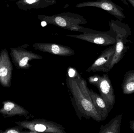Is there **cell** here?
Wrapping results in <instances>:
<instances>
[{"mask_svg":"<svg viewBox=\"0 0 134 133\" xmlns=\"http://www.w3.org/2000/svg\"><path fill=\"white\" fill-rule=\"evenodd\" d=\"M66 84L71 101L79 119L83 117L87 119H92L98 122L102 121L93 103L84 96L74 78L67 75Z\"/></svg>","mask_w":134,"mask_h":133,"instance_id":"1","label":"cell"},{"mask_svg":"<svg viewBox=\"0 0 134 133\" xmlns=\"http://www.w3.org/2000/svg\"><path fill=\"white\" fill-rule=\"evenodd\" d=\"M109 27L115 33L116 37L115 50L112 59L109 66V71L120 61L129 49L127 45L130 41L128 38L131 35V30L128 24L120 20H111L109 22Z\"/></svg>","mask_w":134,"mask_h":133,"instance_id":"2","label":"cell"},{"mask_svg":"<svg viewBox=\"0 0 134 133\" xmlns=\"http://www.w3.org/2000/svg\"><path fill=\"white\" fill-rule=\"evenodd\" d=\"M38 18L47 24L55 25L70 30L74 27L80 24L84 25L87 22L82 16L69 12L51 16L39 15H38Z\"/></svg>","mask_w":134,"mask_h":133,"instance_id":"3","label":"cell"},{"mask_svg":"<svg viewBox=\"0 0 134 133\" xmlns=\"http://www.w3.org/2000/svg\"><path fill=\"white\" fill-rule=\"evenodd\" d=\"M87 79L91 84L98 88L100 95L105 101L110 112L115 105V96L109 76L106 74H103L102 76L94 75L90 77Z\"/></svg>","mask_w":134,"mask_h":133,"instance_id":"4","label":"cell"},{"mask_svg":"<svg viewBox=\"0 0 134 133\" xmlns=\"http://www.w3.org/2000/svg\"><path fill=\"white\" fill-rule=\"evenodd\" d=\"M15 123L29 130L30 133H66L62 125L44 119L16 122Z\"/></svg>","mask_w":134,"mask_h":133,"instance_id":"5","label":"cell"},{"mask_svg":"<svg viewBox=\"0 0 134 133\" xmlns=\"http://www.w3.org/2000/svg\"><path fill=\"white\" fill-rule=\"evenodd\" d=\"M66 36L102 46L113 45L116 43L115 35L111 28L108 31H98L97 33H94L67 34Z\"/></svg>","mask_w":134,"mask_h":133,"instance_id":"6","label":"cell"},{"mask_svg":"<svg viewBox=\"0 0 134 133\" xmlns=\"http://www.w3.org/2000/svg\"><path fill=\"white\" fill-rule=\"evenodd\" d=\"M10 55L12 62L16 68L19 69H27L31 66L29 62L34 59H41L43 57L25 49L23 46L11 48Z\"/></svg>","mask_w":134,"mask_h":133,"instance_id":"7","label":"cell"},{"mask_svg":"<svg viewBox=\"0 0 134 133\" xmlns=\"http://www.w3.org/2000/svg\"><path fill=\"white\" fill-rule=\"evenodd\" d=\"M86 7H93L101 9L108 12L119 20H123L126 18L122 7L114 3L112 0H99L86 1L79 3L76 5L78 8Z\"/></svg>","mask_w":134,"mask_h":133,"instance_id":"8","label":"cell"},{"mask_svg":"<svg viewBox=\"0 0 134 133\" xmlns=\"http://www.w3.org/2000/svg\"><path fill=\"white\" fill-rule=\"evenodd\" d=\"M13 65L6 48L0 52V84L3 87L9 88L12 85Z\"/></svg>","mask_w":134,"mask_h":133,"instance_id":"9","label":"cell"},{"mask_svg":"<svg viewBox=\"0 0 134 133\" xmlns=\"http://www.w3.org/2000/svg\"><path fill=\"white\" fill-rule=\"evenodd\" d=\"M115 45L105 48L92 65L86 70V72L108 73L109 72V66L115 54Z\"/></svg>","mask_w":134,"mask_h":133,"instance_id":"10","label":"cell"},{"mask_svg":"<svg viewBox=\"0 0 134 133\" xmlns=\"http://www.w3.org/2000/svg\"><path fill=\"white\" fill-rule=\"evenodd\" d=\"M36 50L59 56L68 57L75 55L74 50L69 47L52 43H35L32 45Z\"/></svg>","mask_w":134,"mask_h":133,"instance_id":"11","label":"cell"},{"mask_svg":"<svg viewBox=\"0 0 134 133\" xmlns=\"http://www.w3.org/2000/svg\"><path fill=\"white\" fill-rule=\"evenodd\" d=\"M3 106L0 109V114L5 118L13 117L15 116H23L27 119L30 117L29 112L24 107L10 100L2 102Z\"/></svg>","mask_w":134,"mask_h":133,"instance_id":"12","label":"cell"},{"mask_svg":"<svg viewBox=\"0 0 134 133\" xmlns=\"http://www.w3.org/2000/svg\"><path fill=\"white\" fill-rule=\"evenodd\" d=\"M57 0H19L15 4L19 8L24 11L40 9L55 4Z\"/></svg>","mask_w":134,"mask_h":133,"instance_id":"13","label":"cell"},{"mask_svg":"<svg viewBox=\"0 0 134 133\" xmlns=\"http://www.w3.org/2000/svg\"><path fill=\"white\" fill-rule=\"evenodd\" d=\"M89 93L94 108L100 116L102 121H104L108 116L109 112L105 101L100 94L91 89L89 90Z\"/></svg>","mask_w":134,"mask_h":133,"instance_id":"14","label":"cell"},{"mask_svg":"<svg viewBox=\"0 0 134 133\" xmlns=\"http://www.w3.org/2000/svg\"><path fill=\"white\" fill-rule=\"evenodd\" d=\"M122 114L119 115L105 125H101L99 133H120Z\"/></svg>","mask_w":134,"mask_h":133,"instance_id":"15","label":"cell"},{"mask_svg":"<svg viewBox=\"0 0 134 133\" xmlns=\"http://www.w3.org/2000/svg\"><path fill=\"white\" fill-rule=\"evenodd\" d=\"M122 89L124 94H131L134 93V70H130L125 73Z\"/></svg>","mask_w":134,"mask_h":133,"instance_id":"16","label":"cell"},{"mask_svg":"<svg viewBox=\"0 0 134 133\" xmlns=\"http://www.w3.org/2000/svg\"><path fill=\"white\" fill-rule=\"evenodd\" d=\"M71 31L81 32L83 33H97L98 31L92 29L86 28L83 27L81 26L80 25H78L74 27L71 29Z\"/></svg>","mask_w":134,"mask_h":133,"instance_id":"17","label":"cell"},{"mask_svg":"<svg viewBox=\"0 0 134 133\" xmlns=\"http://www.w3.org/2000/svg\"><path fill=\"white\" fill-rule=\"evenodd\" d=\"M24 128L22 126L18 125L17 126L11 127L6 129L4 131V133H30L29 131H24L23 129Z\"/></svg>","mask_w":134,"mask_h":133,"instance_id":"18","label":"cell"},{"mask_svg":"<svg viewBox=\"0 0 134 133\" xmlns=\"http://www.w3.org/2000/svg\"><path fill=\"white\" fill-rule=\"evenodd\" d=\"M130 125L131 129L132 130L133 132H134V119L132 122L131 121V122Z\"/></svg>","mask_w":134,"mask_h":133,"instance_id":"19","label":"cell"},{"mask_svg":"<svg viewBox=\"0 0 134 133\" xmlns=\"http://www.w3.org/2000/svg\"><path fill=\"white\" fill-rule=\"evenodd\" d=\"M120 1H121L125 5H127V6H129V4H128V2H127V0H120Z\"/></svg>","mask_w":134,"mask_h":133,"instance_id":"20","label":"cell"},{"mask_svg":"<svg viewBox=\"0 0 134 133\" xmlns=\"http://www.w3.org/2000/svg\"><path fill=\"white\" fill-rule=\"evenodd\" d=\"M134 8V0H127Z\"/></svg>","mask_w":134,"mask_h":133,"instance_id":"21","label":"cell"},{"mask_svg":"<svg viewBox=\"0 0 134 133\" xmlns=\"http://www.w3.org/2000/svg\"><path fill=\"white\" fill-rule=\"evenodd\" d=\"M8 1H16V0H8ZM19 1V0H18Z\"/></svg>","mask_w":134,"mask_h":133,"instance_id":"22","label":"cell"}]
</instances>
